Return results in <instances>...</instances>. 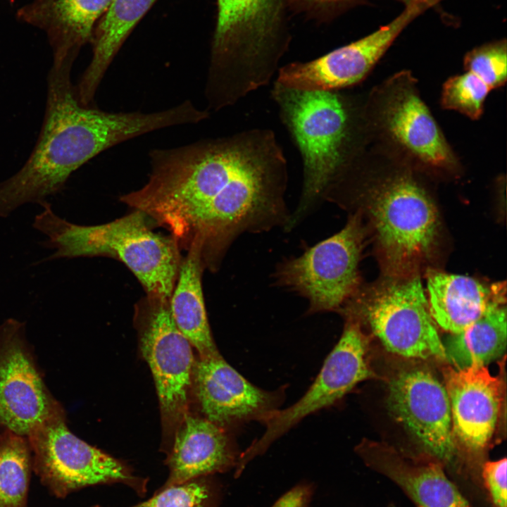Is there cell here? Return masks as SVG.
Masks as SVG:
<instances>
[{
    "label": "cell",
    "mask_w": 507,
    "mask_h": 507,
    "mask_svg": "<svg viewBox=\"0 0 507 507\" xmlns=\"http://www.w3.org/2000/svg\"><path fill=\"white\" fill-rule=\"evenodd\" d=\"M149 163L146 183L120 200L168 229L180 246L199 237L211 270L241 234L284 230L289 222L288 165L271 129L155 149Z\"/></svg>",
    "instance_id": "obj_1"
},
{
    "label": "cell",
    "mask_w": 507,
    "mask_h": 507,
    "mask_svg": "<svg viewBox=\"0 0 507 507\" xmlns=\"http://www.w3.org/2000/svg\"><path fill=\"white\" fill-rule=\"evenodd\" d=\"M73 62L52 64L37 141L24 165L0 181V218L27 204L41 206L61 192L70 175L104 151L132 138L181 125L173 106L144 113L108 112L79 101L70 75Z\"/></svg>",
    "instance_id": "obj_2"
},
{
    "label": "cell",
    "mask_w": 507,
    "mask_h": 507,
    "mask_svg": "<svg viewBox=\"0 0 507 507\" xmlns=\"http://www.w3.org/2000/svg\"><path fill=\"white\" fill-rule=\"evenodd\" d=\"M270 96L302 160L301 192L289 232L324 201L333 179L364 151L370 132L365 103L342 90H301L274 82Z\"/></svg>",
    "instance_id": "obj_3"
},
{
    "label": "cell",
    "mask_w": 507,
    "mask_h": 507,
    "mask_svg": "<svg viewBox=\"0 0 507 507\" xmlns=\"http://www.w3.org/2000/svg\"><path fill=\"white\" fill-rule=\"evenodd\" d=\"M323 199L367 213L391 277L414 275L434 251L439 231L437 208L406 171L377 177L360 154L334 178Z\"/></svg>",
    "instance_id": "obj_4"
},
{
    "label": "cell",
    "mask_w": 507,
    "mask_h": 507,
    "mask_svg": "<svg viewBox=\"0 0 507 507\" xmlns=\"http://www.w3.org/2000/svg\"><path fill=\"white\" fill-rule=\"evenodd\" d=\"M206 97L218 111L266 86L292 41L293 0H215Z\"/></svg>",
    "instance_id": "obj_5"
},
{
    "label": "cell",
    "mask_w": 507,
    "mask_h": 507,
    "mask_svg": "<svg viewBox=\"0 0 507 507\" xmlns=\"http://www.w3.org/2000/svg\"><path fill=\"white\" fill-rule=\"evenodd\" d=\"M32 226L46 236L39 244L54 252L42 261L78 257L111 256L136 276L149 298L169 300L181 263L177 241L154 232L139 210L110 223L84 225L56 214L49 202Z\"/></svg>",
    "instance_id": "obj_6"
},
{
    "label": "cell",
    "mask_w": 507,
    "mask_h": 507,
    "mask_svg": "<svg viewBox=\"0 0 507 507\" xmlns=\"http://www.w3.org/2000/svg\"><path fill=\"white\" fill-rule=\"evenodd\" d=\"M337 313L365 321L393 353L446 360L443 342L417 275L391 277L370 289L358 288Z\"/></svg>",
    "instance_id": "obj_7"
},
{
    "label": "cell",
    "mask_w": 507,
    "mask_h": 507,
    "mask_svg": "<svg viewBox=\"0 0 507 507\" xmlns=\"http://www.w3.org/2000/svg\"><path fill=\"white\" fill-rule=\"evenodd\" d=\"M365 235L363 215L356 211L341 230L279 263L273 284L306 299V314L337 312L359 288Z\"/></svg>",
    "instance_id": "obj_8"
},
{
    "label": "cell",
    "mask_w": 507,
    "mask_h": 507,
    "mask_svg": "<svg viewBox=\"0 0 507 507\" xmlns=\"http://www.w3.org/2000/svg\"><path fill=\"white\" fill-rule=\"evenodd\" d=\"M365 109L370 133L378 130L418 163L446 171L458 168V159L410 73H396L373 90Z\"/></svg>",
    "instance_id": "obj_9"
},
{
    "label": "cell",
    "mask_w": 507,
    "mask_h": 507,
    "mask_svg": "<svg viewBox=\"0 0 507 507\" xmlns=\"http://www.w3.org/2000/svg\"><path fill=\"white\" fill-rule=\"evenodd\" d=\"M369 339L362 326L346 318L342 334L327 356L314 382L292 406L277 410L263 423V434L241 452L234 476L239 477L248 463L308 415L332 406L358 383L373 375L368 359Z\"/></svg>",
    "instance_id": "obj_10"
},
{
    "label": "cell",
    "mask_w": 507,
    "mask_h": 507,
    "mask_svg": "<svg viewBox=\"0 0 507 507\" xmlns=\"http://www.w3.org/2000/svg\"><path fill=\"white\" fill-rule=\"evenodd\" d=\"M388 406L394 417L415 437L424 459L441 463L465 495L467 484L452 432L446 389L430 372L411 369L389 385Z\"/></svg>",
    "instance_id": "obj_11"
},
{
    "label": "cell",
    "mask_w": 507,
    "mask_h": 507,
    "mask_svg": "<svg viewBox=\"0 0 507 507\" xmlns=\"http://www.w3.org/2000/svg\"><path fill=\"white\" fill-rule=\"evenodd\" d=\"M144 304L141 351L155 382L164 428L175 432L189 412L196 362L193 346L175 325L169 300L147 296Z\"/></svg>",
    "instance_id": "obj_12"
},
{
    "label": "cell",
    "mask_w": 507,
    "mask_h": 507,
    "mask_svg": "<svg viewBox=\"0 0 507 507\" xmlns=\"http://www.w3.org/2000/svg\"><path fill=\"white\" fill-rule=\"evenodd\" d=\"M28 437L43 475L62 492L115 483L128 486L139 496L147 491L148 479L135 475L123 462L77 437L61 415Z\"/></svg>",
    "instance_id": "obj_13"
},
{
    "label": "cell",
    "mask_w": 507,
    "mask_h": 507,
    "mask_svg": "<svg viewBox=\"0 0 507 507\" xmlns=\"http://www.w3.org/2000/svg\"><path fill=\"white\" fill-rule=\"evenodd\" d=\"M433 6L430 0L416 1L387 25L349 44L308 61L279 68L275 82L310 91L342 90L361 82L404 28Z\"/></svg>",
    "instance_id": "obj_14"
},
{
    "label": "cell",
    "mask_w": 507,
    "mask_h": 507,
    "mask_svg": "<svg viewBox=\"0 0 507 507\" xmlns=\"http://www.w3.org/2000/svg\"><path fill=\"white\" fill-rule=\"evenodd\" d=\"M452 432L476 487L484 492L480 461L494 434L501 402V382L485 366L444 371Z\"/></svg>",
    "instance_id": "obj_15"
},
{
    "label": "cell",
    "mask_w": 507,
    "mask_h": 507,
    "mask_svg": "<svg viewBox=\"0 0 507 507\" xmlns=\"http://www.w3.org/2000/svg\"><path fill=\"white\" fill-rule=\"evenodd\" d=\"M24 327L13 319L0 325V425L28 437L61 413L25 348Z\"/></svg>",
    "instance_id": "obj_16"
},
{
    "label": "cell",
    "mask_w": 507,
    "mask_h": 507,
    "mask_svg": "<svg viewBox=\"0 0 507 507\" xmlns=\"http://www.w3.org/2000/svg\"><path fill=\"white\" fill-rule=\"evenodd\" d=\"M193 388L203 416L227 430L251 420L263 423L284 397V388L266 391L251 384L220 354L199 357Z\"/></svg>",
    "instance_id": "obj_17"
},
{
    "label": "cell",
    "mask_w": 507,
    "mask_h": 507,
    "mask_svg": "<svg viewBox=\"0 0 507 507\" xmlns=\"http://www.w3.org/2000/svg\"><path fill=\"white\" fill-rule=\"evenodd\" d=\"M174 433L165 461L169 475L160 488L235 468L241 452L229 430L188 412Z\"/></svg>",
    "instance_id": "obj_18"
},
{
    "label": "cell",
    "mask_w": 507,
    "mask_h": 507,
    "mask_svg": "<svg viewBox=\"0 0 507 507\" xmlns=\"http://www.w3.org/2000/svg\"><path fill=\"white\" fill-rule=\"evenodd\" d=\"M356 451L369 468L398 487L415 507H475L437 461L410 458L366 444Z\"/></svg>",
    "instance_id": "obj_19"
},
{
    "label": "cell",
    "mask_w": 507,
    "mask_h": 507,
    "mask_svg": "<svg viewBox=\"0 0 507 507\" xmlns=\"http://www.w3.org/2000/svg\"><path fill=\"white\" fill-rule=\"evenodd\" d=\"M113 1L32 0L20 8L16 16L45 33L53 63L75 62Z\"/></svg>",
    "instance_id": "obj_20"
},
{
    "label": "cell",
    "mask_w": 507,
    "mask_h": 507,
    "mask_svg": "<svg viewBox=\"0 0 507 507\" xmlns=\"http://www.w3.org/2000/svg\"><path fill=\"white\" fill-rule=\"evenodd\" d=\"M429 310L441 328L458 333L488 311L506 302L505 287L468 276L430 270L427 274Z\"/></svg>",
    "instance_id": "obj_21"
},
{
    "label": "cell",
    "mask_w": 507,
    "mask_h": 507,
    "mask_svg": "<svg viewBox=\"0 0 507 507\" xmlns=\"http://www.w3.org/2000/svg\"><path fill=\"white\" fill-rule=\"evenodd\" d=\"M157 0H113L90 41L92 59L75 85L80 103L90 105L107 70L134 28Z\"/></svg>",
    "instance_id": "obj_22"
},
{
    "label": "cell",
    "mask_w": 507,
    "mask_h": 507,
    "mask_svg": "<svg viewBox=\"0 0 507 507\" xmlns=\"http://www.w3.org/2000/svg\"><path fill=\"white\" fill-rule=\"evenodd\" d=\"M187 249L169 299L170 310L177 328L198 351L199 357H213L220 353L211 334L204 299L201 240L194 238Z\"/></svg>",
    "instance_id": "obj_23"
},
{
    "label": "cell",
    "mask_w": 507,
    "mask_h": 507,
    "mask_svg": "<svg viewBox=\"0 0 507 507\" xmlns=\"http://www.w3.org/2000/svg\"><path fill=\"white\" fill-rule=\"evenodd\" d=\"M443 344L446 360L458 370L485 366L500 358L506 348V307L488 311Z\"/></svg>",
    "instance_id": "obj_24"
},
{
    "label": "cell",
    "mask_w": 507,
    "mask_h": 507,
    "mask_svg": "<svg viewBox=\"0 0 507 507\" xmlns=\"http://www.w3.org/2000/svg\"><path fill=\"white\" fill-rule=\"evenodd\" d=\"M29 469L24 437L6 430L0 439V507H21L27 491Z\"/></svg>",
    "instance_id": "obj_25"
},
{
    "label": "cell",
    "mask_w": 507,
    "mask_h": 507,
    "mask_svg": "<svg viewBox=\"0 0 507 507\" xmlns=\"http://www.w3.org/2000/svg\"><path fill=\"white\" fill-rule=\"evenodd\" d=\"M223 485L214 475L158 489L145 501L131 507H219Z\"/></svg>",
    "instance_id": "obj_26"
},
{
    "label": "cell",
    "mask_w": 507,
    "mask_h": 507,
    "mask_svg": "<svg viewBox=\"0 0 507 507\" xmlns=\"http://www.w3.org/2000/svg\"><path fill=\"white\" fill-rule=\"evenodd\" d=\"M490 88L476 75L466 71L449 78L443 84L441 104L472 120L480 118Z\"/></svg>",
    "instance_id": "obj_27"
},
{
    "label": "cell",
    "mask_w": 507,
    "mask_h": 507,
    "mask_svg": "<svg viewBox=\"0 0 507 507\" xmlns=\"http://www.w3.org/2000/svg\"><path fill=\"white\" fill-rule=\"evenodd\" d=\"M464 69L480 77L491 90L503 86L507 75L506 39L474 48L463 59Z\"/></svg>",
    "instance_id": "obj_28"
},
{
    "label": "cell",
    "mask_w": 507,
    "mask_h": 507,
    "mask_svg": "<svg viewBox=\"0 0 507 507\" xmlns=\"http://www.w3.org/2000/svg\"><path fill=\"white\" fill-rule=\"evenodd\" d=\"M506 458L487 461L482 468V479L489 507H507Z\"/></svg>",
    "instance_id": "obj_29"
},
{
    "label": "cell",
    "mask_w": 507,
    "mask_h": 507,
    "mask_svg": "<svg viewBox=\"0 0 507 507\" xmlns=\"http://www.w3.org/2000/svg\"><path fill=\"white\" fill-rule=\"evenodd\" d=\"M314 492L313 484L299 483L282 495L271 507H310Z\"/></svg>",
    "instance_id": "obj_30"
},
{
    "label": "cell",
    "mask_w": 507,
    "mask_h": 507,
    "mask_svg": "<svg viewBox=\"0 0 507 507\" xmlns=\"http://www.w3.org/2000/svg\"><path fill=\"white\" fill-rule=\"evenodd\" d=\"M398 1L404 4L405 6H406L412 4L413 3H415V2L420 1V0H398Z\"/></svg>",
    "instance_id": "obj_31"
},
{
    "label": "cell",
    "mask_w": 507,
    "mask_h": 507,
    "mask_svg": "<svg viewBox=\"0 0 507 507\" xmlns=\"http://www.w3.org/2000/svg\"><path fill=\"white\" fill-rule=\"evenodd\" d=\"M93 507H100V506H93Z\"/></svg>",
    "instance_id": "obj_32"
}]
</instances>
